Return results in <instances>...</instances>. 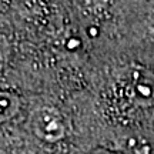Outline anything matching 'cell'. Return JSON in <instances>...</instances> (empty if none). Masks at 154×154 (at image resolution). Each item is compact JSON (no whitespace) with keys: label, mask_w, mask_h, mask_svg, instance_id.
I'll return each mask as SVG.
<instances>
[{"label":"cell","mask_w":154,"mask_h":154,"mask_svg":"<svg viewBox=\"0 0 154 154\" xmlns=\"http://www.w3.org/2000/svg\"><path fill=\"white\" fill-rule=\"evenodd\" d=\"M11 104H13V99H11V97H9L7 94H0V114L3 113V110L10 113Z\"/></svg>","instance_id":"1"}]
</instances>
